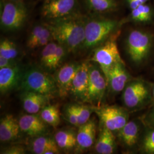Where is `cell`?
<instances>
[{"label": "cell", "instance_id": "74e56055", "mask_svg": "<svg viewBox=\"0 0 154 154\" xmlns=\"http://www.w3.org/2000/svg\"><path fill=\"white\" fill-rule=\"evenodd\" d=\"M152 97L154 100V85H153V86L152 87Z\"/></svg>", "mask_w": 154, "mask_h": 154}, {"label": "cell", "instance_id": "d590c367", "mask_svg": "<svg viewBox=\"0 0 154 154\" xmlns=\"http://www.w3.org/2000/svg\"><path fill=\"white\" fill-rule=\"evenodd\" d=\"M149 124L154 127V110L149 114Z\"/></svg>", "mask_w": 154, "mask_h": 154}, {"label": "cell", "instance_id": "4dcf8cb0", "mask_svg": "<svg viewBox=\"0 0 154 154\" xmlns=\"http://www.w3.org/2000/svg\"><path fill=\"white\" fill-rule=\"evenodd\" d=\"M65 116L67 121L70 124L75 126H79L78 116L75 110V105L69 106L65 110Z\"/></svg>", "mask_w": 154, "mask_h": 154}, {"label": "cell", "instance_id": "f1b7e54d", "mask_svg": "<svg viewBox=\"0 0 154 154\" xmlns=\"http://www.w3.org/2000/svg\"><path fill=\"white\" fill-rule=\"evenodd\" d=\"M142 149L147 154H154V127L144 135L142 143Z\"/></svg>", "mask_w": 154, "mask_h": 154}, {"label": "cell", "instance_id": "8d00e7d4", "mask_svg": "<svg viewBox=\"0 0 154 154\" xmlns=\"http://www.w3.org/2000/svg\"><path fill=\"white\" fill-rule=\"evenodd\" d=\"M137 1L140 5H142L144 4H146L148 0H137Z\"/></svg>", "mask_w": 154, "mask_h": 154}, {"label": "cell", "instance_id": "cb8c5ba5", "mask_svg": "<svg viewBox=\"0 0 154 154\" xmlns=\"http://www.w3.org/2000/svg\"><path fill=\"white\" fill-rule=\"evenodd\" d=\"M90 11L97 13H105L115 10L117 7L116 0H85Z\"/></svg>", "mask_w": 154, "mask_h": 154}, {"label": "cell", "instance_id": "d6986e66", "mask_svg": "<svg viewBox=\"0 0 154 154\" xmlns=\"http://www.w3.org/2000/svg\"><path fill=\"white\" fill-rule=\"evenodd\" d=\"M141 131L140 123L137 121H128L118 132L123 144L127 147H132L138 143Z\"/></svg>", "mask_w": 154, "mask_h": 154}, {"label": "cell", "instance_id": "277c9868", "mask_svg": "<svg viewBox=\"0 0 154 154\" xmlns=\"http://www.w3.org/2000/svg\"><path fill=\"white\" fill-rule=\"evenodd\" d=\"M119 34V32L111 34L104 42L97 47L91 58V61L99 65L106 80H107L108 74L111 67L117 63L124 62L116 43Z\"/></svg>", "mask_w": 154, "mask_h": 154}, {"label": "cell", "instance_id": "7402d4cb", "mask_svg": "<svg viewBox=\"0 0 154 154\" xmlns=\"http://www.w3.org/2000/svg\"><path fill=\"white\" fill-rule=\"evenodd\" d=\"M54 139L59 149L64 150H71L77 146V134L72 130H60L56 132Z\"/></svg>", "mask_w": 154, "mask_h": 154}, {"label": "cell", "instance_id": "9a60e30c", "mask_svg": "<svg viewBox=\"0 0 154 154\" xmlns=\"http://www.w3.org/2000/svg\"><path fill=\"white\" fill-rule=\"evenodd\" d=\"M50 98L42 94L23 91L21 95L23 108L28 114H35L48 105Z\"/></svg>", "mask_w": 154, "mask_h": 154}, {"label": "cell", "instance_id": "3957f363", "mask_svg": "<svg viewBox=\"0 0 154 154\" xmlns=\"http://www.w3.org/2000/svg\"><path fill=\"white\" fill-rule=\"evenodd\" d=\"M117 25V21L109 19L86 20L85 39L83 48L90 49L98 47L116 30Z\"/></svg>", "mask_w": 154, "mask_h": 154}, {"label": "cell", "instance_id": "ba28073f", "mask_svg": "<svg viewBox=\"0 0 154 154\" xmlns=\"http://www.w3.org/2000/svg\"><path fill=\"white\" fill-rule=\"evenodd\" d=\"M27 16L26 9L22 4L6 2L1 11V26L6 30H16L22 27Z\"/></svg>", "mask_w": 154, "mask_h": 154}, {"label": "cell", "instance_id": "44dd1931", "mask_svg": "<svg viewBox=\"0 0 154 154\" xmlns=\"http://www.w3.org/2000/svg\"><path fill=\"white\" fill-rule=\"evenodd\" d=\"M32 150L36 154H54L59 153V147L55 139L44 135L39 136L32 143Z\"/></svg>", "mask_w": 154, "mask_h": 154}, {"label": "cell", "instance_id": "836d02e7", "mask_svg": "<svg viewBox=\"0 0 154 154\" xmlns=\"http://www.w3.org/2000/svg\"><path fill=\"white\" fill-rule=\"evenodd\" d=\"M16 65V62L14 60H11L4 58L3 57L0 56V69L12 67Z\"/></svg>", "mask_w": 154, "mask_h": 154}, {"label": "cell", "instance_id": "5bb4252c", "mask_svg": "<svg viewBox=\"0 0 154 154\" xmlns=\"http://www.w3.org/2000/svg\"><path fill=\"white\" fill-rule=\"evenodd\" d=\"M21 131L30 137L43 135L47 130L46 123L41 116L28 114L22 116L18 120Z\"/></svg>", "mask_w": 154, "mask_h": 154}, {"label": "cell", "instance_id": "7a4b0ae2", "mask_svg": "<svg viewBox=\"0 0 154 154\" xmlns=\"http://www.w3.org/2000/svg\"><path fill=\"white\" fill-rule=\"evenodd\" d=\"M20 87L23 91L42 94L49 97L58 94L54 77L37 69H30L23 74Z\"/></svg>", "mask_w": 154, "mask_h": 154}, {"label": "cell", "instance_id": "e0dca14e", "mask_svg": "<svg viewBox=\"0 0 154 154\" xmlns=\"http://www.w3.org/2000/svg\"><path fill=\"white\" fill-rule=\"evenodd\" d=\"M97 126L95 121L89 119L79 127L77 133V146L79 149H86L93 146L95 142Z\"/></svg>", "mask_w": 154, "mask_h": 154}, {"label": "cell", "instance_id": "8992f818", "mask_svg": "<svg viewBox=\"0 0 154 154\" xmlns=\"http://www.w3.org/2000/svg\"><path fill=\"white\" fill-rule=\"evenodd\" d=\"M152 38L149 33L135 30L130 32L127 39V50L130 58L134 63H140L149 54Z\"/></svg>", "mask_w": 154, "mask_h": 154}, {"label": "cell", "instance_id": "83f0119b", "mask_svg": "<svg viewBox=\"0 0 154 154\" xmlns=\"http://www.w3.org/2000/svg\"><path fill=\"white\" fill-rule=\"evenodd\" d=\"M66 48L62 45L58 44L57 49L55 50L53 59L50 63L48 67L49 70H54L57 69L61 63L66 54Z\"/></svg>", "mask_w": 154, "mask_h": 154}, {"label": "cell", "instance_id": "6da1fadb", "mask_svg": "<svg viewBox=\"0 0 154 154\" xmlns=\"http://www.w3.org/2000/svg\"><path fill=\"white\" fill-rule=\"evenodd\" d=\"M86 20L75 14L53 20L45 25L49 28L53 38L69 51L82 47L85 39Z\"/></svg>", "mask_w": 154, "mask_h": 154}, {"label": "cell", "instance_id": "1f68e13d", "mask_svg": "<svg viewBox=\"0 0 154 154\" xmlns=\"http://www.w3.org/2000/svg\"><path fill=\"white\" fill-rule=\"evenodd\" d=\"M137 8L142 16L143 22L148 21L151 20L152 16V12L151 9L149 7V6L146 5V4H144L138 6Z\"/></svg>", "mask_w": 154, "mask_h": 154}, {"label": "cell", "instance_id": "7c38bea8", "mask_svg": "<svg viewBox=\"0 0 154 154\" xmlns=\"http://www.w3.org/2000/svg\"><path fill=\"white\" fill-rule=\"evenodd\" d=\"M89 83V64L84 62L81 64L72 82L70 94L79 100L85 102Z\"/></svg>", "mask_w": 154, "mask_h": 154}, {"label": "cell", "instance_id": "f546056e", "mask_svg": "<svg viewBox=\"0 0 154 154\" xmlns=\"http://www.w3.org/2000/svg\"><path fill=\"white\" fill-rule=\"evenodd\" d=\"M74 105L78 116L79 125L80 126L89 121L91 112L92 111H94V108L91 109L88 107V106L85 105Z\"/></svg>", "mask_w": 154, "mask_h": 154}, {"label": "cell", "instance_id": "5b68a950", "mask_svg": "<svg viewBox=\"0 0 154 154\" xmlns=\"http://www.w3.org/2000/svg\"><path fill=\"white\" fill-rule=\"evenodd\" d=\"M152 88L140 79H131L123 91L122 99L129 109H136L144 105L152 95Z\"/></svg>", "mask_w": 154, "mask_h": 154}, {"label": "cell", "instance_id": "d6a6232c", "mask_svg": "<svg viewBox=\"0 0 154 154\" xmlns=\"http://www.w3.org/2000/svg\"><path fill=\"white\" fill-rule=\"evenodd\" d=\"M25 152V149L23 146L20 145H15L5 149L2 151L1 154H23Z\"/></svg>", "mask_w": 154, "mask_h": 154}, {"label": "cell", "instance_id": "d4e9b609", "mask_svg": "<svg viewBox=\"0 0 154 154\" xmlns=\"http://www.w3.org/2000/svg\"><path fill=\"white\" fill-rule=\"evenodd\" d=\"M45 37H53L51 32L46 25H37L33 28L28 38L27 46L30 49L35 48L40 40Z\"/></svg>", "mask_w": 154, "mask_h": 154}, {"label": "cell", "instance_id": "2e32d148", "mask_svg": "<svg viewBox=\"0 0 154 154\" xmlns=\"http://www.w3.org/2000/svg\"><path fill=\"white\" fill-rule=\"evenodd\" d=\"M22 74L19 67H12L0 69V91L1 94L8 93L20 84Z\"/></svg>", "mask_w": 154, "mask_h": 154}, {"label": "cell", "instance_id": "9c48e42d", "mask_svg": "<svg viewBox=\"0 0 154 154\" xmlns=\"http://www.w3.org/2000/svg\"><path fill=\"white\" fill-rule=\"evenodd\" d=\"M107 86L106 78L99 66L89 64V83L85 102L99 107Z\"/></svg>", "mask_w": 154, "mask_h": 154}, {"label": "cell", "instance_id": "ffe728a7", "mask_svg": "<svg viewBox=\"0 0 154 154\" xmlns=\"http://www.w3.org/2000/svg\"><path fill=\"white\" fill-rule=\"evenodd\" d=\"M116 148V137L113 132L103 126L95 143L96 152L100 154H111L114 153Z\"/></svg>", "mask_w": 154, "mask_h": 154}, {"label": "cell", "instance_id": "52a82bcc", "mask_svg": "<svg viewBox=\"0 0 154 154\" xmlns=\"http://www.w3.org/2000/svg\"><path fill=\"white\" fill-rule=\"evenodd\" d=\"M94 111L103 126L113 132H119L128 121V112L125 109L118 106L94 107Z\"/></svg>", "mask_w": 154, "mask_h": 154}, {"label": "cell", "instance_id": "ac0fdd59", "mask_svg": "<svg viewBox=\"0 0 154 154\" xmlns=\"http://www.w3.org/2000/svg\"><path fill=\"white\" fill-rule=\"evenodd\" d=\"M21 131L18 121L12 115H6L0 122V140L8 142L16 140Z\"/></svg>", "mask_w": 154, "mask_h": 154}, {"label": "cell", "instance_id": "603a6c76", "mask_svg": "<svg viewBox=\"0 0 154 154\" xmlns=\"http://www.w3.org/2000/svg\"><path fill=\"white\" fill-rule=\"evenodd\" d=\"M40 112L41 118L46 124L56 127L60 123V112L57 105H47Z\"/></svg>", "mask_w": 154, "mask_h": 154}, {"label": "cell", "instance_id": "30bf717a", "mask_svg": "<svg viewBox=\"0 0 154 154\" xmlns=\"http://www.w3.org/2000/svg\"><path fill=\"white\" fill-rule=\"evenodd\" d=\"M80 66L81 64L77 63H69L61 67L56 72L54 79L61 97H66L70 93L72 81Z\"/></svg>", "mask_w": 154, "mask_h": 154}, {"label": "cell", "instance_id": "8fae6325", "mask_svg": "<svg viewBox=\"0 0 154 154\" xmlns=\"http://www.w3.org/2000/svg\"><path fill=\"white\" fill-rule=\"evenodd\" d=\"M77 2V0H47L42 14L51 20L68 16L72 14Z\"/></svg>", "mask_w": 154, "mask_h": 154}, {"label": "cell", "instance_id": "e575fe53", "mask_svg": "<svg viewBox=\"0 0 154 154\" xmlns=\"http://www.w3.org/2000/svg\"><path fill=\"white\" fill-rule=\"evenodd\" d=\"M131 16L133 20L139 22H143V18L140 11H139L138 8L132 9Z\"/></svg>", "mask_w": 154, "mask_h": 154}, {"label": "cell", "instance_id": "4316f807", "mask_svg": "<svg viewBox=\"0 0 154 154\" xmlns=\"http://www.w3.org/2000/svg\"><path fill=\"white\" fill-rule=\"evenodd\" d=\"M57 46L58 44L54 42H49L45 46L44 48L42 51L41 55V65L47 69L49 66L50 62L53 59Z\"/></svg>", "mask_w": 154, "mask_h": 154}, {"label": "cell", "instance_id": "4fadbf2b", "mask_svg": "<svg viewBox=\"0 0 154 154\" xmlns=\"http://www.w3.org/2000/svg\"><path fill=\"white\" fill-rule=\"evenodd\" d=\"M131 80L125 67V62H119L111 67L108 74L107 83L114 93L123 91L127 84Z\"/></svg>", "mask_w": 154, "mask_h": 154}, {"label": "cell", "instance_id": "484cf974", "mask_svg": "<svg viewBox=\"0 0 154 154\" xmlns=\"http://www.w3.org/2000/svg\"><path fill=\"white\" fill-rule=\"evenodd\" d=\"M18 55L16 45L12 41L5 39L0 43V56L8 59L14 60Z\"/></svg>", "mask_w": 154, "mask_h": 154}]
</instances>
